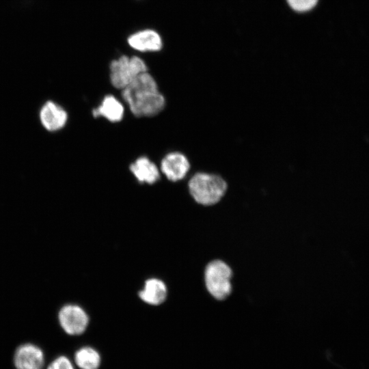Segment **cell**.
I'll return each mask as SVG.
<instances>
[{
    "mask_svg": "<svg viewBox=\"0 0 369 369\" xmlns=\"http://www.w3.org/2000/svg\"><path fill=\"white\" fill-rule=\"evenodd\" d=\"M62 327L68 334L82 333L88 324V316L79 306L68 305L63 307L59 313Z\"/></svg>",
    "mask_w": 369,
    "mask_h": 369,
    "instance_id": "cell-5",
    "label": "cell"
},
{
    "mask_svg": "<svg viewBox=\"0 0 369 369\" xmlns=\"http://www.w3.org/2000/svg\"><path fill=\"white\" fill-rule=\"evenodd\" d=\"M228 189L226 180L220 175L203 171L194 173L188 181V190L193 200L202 206L217 204Z\"/></svg>",
    "mask_w": 369,
    "mask_h": 369,
    "instance_id": "cell-2",
    "label": "cell"
},
{
    "mask_svg": "<svg viewBox=\"0 0 369 369\" xmlns=\"http://www.w3.org/2000/svg\"><path fill=\"white\" fill-rule=\"evenodd\" d=\"M191 169L188 158L180 152H171L162 159L161 170L167 178L172 181L182 180Z\"/></svg>",
    "mask_w": 369,
    "mask_h": 369,
    "instance_id": "cell-7",
    "label": "cell"
},
{
    "mask_svg": "<svg viewBox=\"0 0 369 369\" xmlns=\"http://www.w3.org/2000/svg\"><path fill=\"white\" fill-rule=\"evenodd\" d=\"M75 361L82 369H97L100 365V357L94 349L84 347L77 351Z\"/></svg>",
    "mask_w": 369,
    "mask_h": 369,
    "instance_id": "cell-13",
    "label": "cell"
},
{
    "mask_svg": "<svg viewBox=\"0 0 369 369\" xmlns=\"http://www.w3.org/2000/svg\"><path fill=\"white\" fill-rule=\"evenodd\" d=\"M233 271L221 259L209 261L203 272V279L208 293L217 301L226 299L232 292Z\"/></svg>",
    "mask_w": 369,
    "mask_h": 369,
    "instance_id": "cell-3",
    "label": "cell"
},
{
    "mask_svg": "<svg viewBox=\"0 0 369 369\" xmlns=\"http://www.w3.org/2000/svg\"><path fill=\"white\" fill-rule=\"evenodd\" d=\"M110 81L113 86L123 90L138 75L148 71L146 62L138 56L122 55L111 62Z\"/></svg>",
    "mask_w": 369,
    "mask_h": 369,
    "instance_id": "cell-4",
    "label": "cell"
},
{
    "mask_svg": "<svg viewBox=\"0 0 369 369\" xmlns=\"http://www.w3.org/2000/svg\"><path fill=\"white\" fill-rule=\"evenodd\" d=\"M44 362L42 351L34 344H22L15 351L14 363L16 369H42Z\"/></svg>",
    "mask_w": 369,
    "mask_h": 369,
    "instance_id": "cell-8",
    "label": "cell"
},
{
    "mask_svg": "<svg viewBox=\"0 0 369 369\" xmlns=\"http://www.w3.org/2000/svg\"><path fill=\"white\" fill-rule=\"evenodd\" d=\"M167 295L165 284L158 279H148L144 289L139 292V297L151 305H159L164 301Z\"/></svg>",
    "mask_w": 369,
    "mask_h": 369,
    "instance_id": "cell-12",
    "label": "cell"
},
{
    "mask_svg": "<svg viewBox=\"0 0 369 369\" xmlns=\"http://www.w3.org/2000/svg\"><path fill=\"white\" fill-rule=\"evenodd\" d=\"M128 44L140 52H157L163 48L160 34L151 29H146L131 34L127 38Z\"/></svg>",
    "mask_w": 369,
    "mask_h": 369,
    "instance_id": "cell-9",
    "label": "cell"
},
{
    "mask_svg": "<svg viewBox=\"0 0 369 369\" xmlns=\"http://www.w3.org/2000/svg\"><path fill=\"white\" fill-rule=\"evenodd\" d=\"M94 117H104L112 122L120 121L124 115V107L113 96L104 97L100 105L92 110Z\"/></svg>",
    "mask_w": 369,
    "mask_h": 369,
    "instance_id": "cell-11",
    "label": "cell"
},
{
    "mask_svg": "<svg viewBox=\"0 0 369 369\" xmlns=\"http://www.w3.org/2000/svg\"><path fill=\"white\" fill-rule=\"evenodd\" d=\"M39 118L42 126L49 132H55L65 126L68 113L59 104L48 100L41 107Z\"/></svg>",
    "mask_w": 369,
    "mask_h": 369,
    "instance_id": "cell-6",
    "label": "cell"
},
{
    "mask_svg": "<svg viewBox=\"0 0 369 369\" xmlns=\"http://www.w3.org/2000/svg\"><path fill=\"white\" fill-rule=\"evenodd\" d=\"M47 369H74L70 360L64 356H60L53 360Z\"/></svg>",
    "mask_w": 369,
    "mask_h": 369,
    "instance_id": "cell-15",
    "label": "cell"
},
{
    "mask_svg": "<svg viewBox=\"0 0 369 369\" xmlns=\"http://www.w3.org/2000/svg\"><path fill=\"white\" fill-rule=\"evenodd\" d=\"M130 170L141 183L153 184L160 177L157 166L148 157L141 156L131 164Z\"/></svg>",
    "mask_w": 369,
    "mask_h": 369,
    "instance_id": "cell-10",
    "label": "cell"
},
{
    "mask_svg": "<svg viewBox=\"0 0 369 369\" xmlns=\"http://www.w3.org/2000/svg\"><path fill=\"white\" fill-rule=\"evenodd\" d=\"M287 1L293 10L304 12L315 6L318 0H287Z\"/></svg>",
    "mask_w": 369,
    "mask_h": 369,
    "instance_id": "cell-14",
    "label": "cell"
},
{
    "mask_svg": "<svg viewBox=\"0 0 369 369\" xmlns=\"http://www.w3.org/2000/svg\"><path fill=\"white\" fill-rule=\"evenodd\" d=\"M122 96L137 117L153 116L164 108L165 100L154 77L148 72L138 75L122 90Z\"/></svg>",
    "mask_w": 369,
    "mask_h": 369,
    "instance_id": "cell-1",
    "label": "cell"
}]
</instances>
